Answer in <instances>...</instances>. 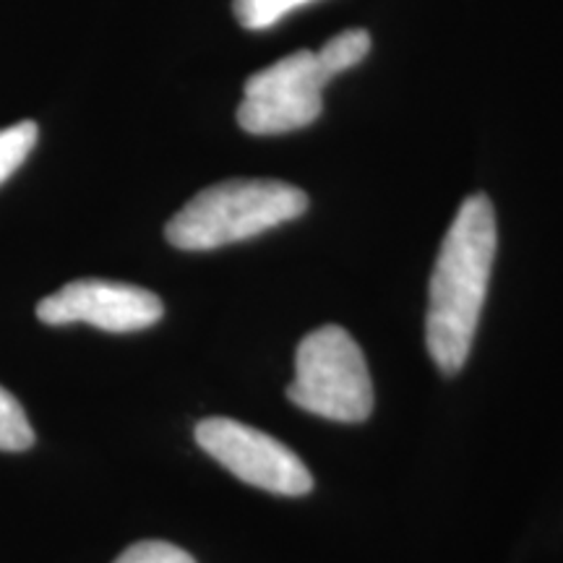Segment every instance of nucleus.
<instances>
[{
  "mask_svg": "<svg viewBox=\"0 0 563 563\" xmlns=\"http://www.w3.org/2000/svg\"><path fill=\"white\" fill-rule=\"evenodd\" d=\"M496 245V211L488 196L464 199L443 238L428 287L426 344L443 376L460 373L473 350Z\"/></svg>",
  "mask_w": 563,
  "mask_h": 563,
  "instance_id": "f257e3e1",
  "label": "nucleus"
},
{
  "mask_svg": "<svg viewBox=\"0 0 563 563\" xmlns=\"http://www.w3.org/2000/svg\"><path fill=\"white\" fill-rule=\"evenodd\" d=\"M308 196L282 180H224L203 188L167 222L165 238L180 251H214L249 241L306 214Z\"/></svg>",
  "mask_w": 563,
  "mask_h": 563,
  "instance_id": "f03ea898",
  "label": "nucleus"
},
{
  "mask_svg": "<svg viewBox=\"0 0 563 563\" xmlns=\"http://www.w3.org/2000/svg\"><path fill=\"white\" fill-rule=\"evenodd\" d=\"M287 397L300 410L336 422H363L373 412V382L365 355L342 327L306 334L295 352Z\"/></svg>",
  "mask_w": 563,
  "mask_h": 563,
  "instance_id": "7ed1b4c3",
  "label": "nucleus"
},
{
  "mask_svg": "<svg viewBox=\"0 0 563 563\" xmlns=\"http://www.w3.org/2000/svg\"><path fill=\"white\" fill-rule=\"evenodd\" d=\"M332 76L319 55L298 51L245 81L238 123L253 136H277L311 125L321 115V91Z\"/></svg>",
  "mask_w": 563,
  "mask_h": 563,
  "instance_id": "20e7f679",
  "label": "nucleus"
},
{
  "mask_svg": "<svg viewBox=\"0 0 563 563\" xmlns=\"http://www.w3.org/2000/svg\"><path fill=\"white\" fill-rule=\"evenodd\" d=\"M196 441L211 460L238 481L279 496H306L313 488L311 470L285 443L232 418H207L196 426Z\"/></svg>",
  "mask_w": 563,
  "mask_h": 563,
  "instance_id": "39448f33",
  "label": "nucleus"
},
{
  "mask_svg": "<svg viewBox=\"0 0 563 563\" xmlns=\"http://www.w3.org/2000/svg\"><path fill=\"white\" fill-rule=\"evenodd\" d=\"M165 306L144 287L110 279H79L40 300L37 319L51 327L89 323L112 334L150 329L162 319Z\"/></svg>",
  "mask_w": 563,
  "mask_h": 563,
  "instance_id": "423d86ee",
  "label": "nucleus"
},
{
  "mask_svg": "<svg viewBox=\"0 0 563 563\" xmlns=\"http://www.w3.org/2000/svg\"><path fill=\"white\" fill-rule=\"evenodd\" d=\"M368 53H371V34L365 30H347L329 40L316 55H319L323 70L334 79L336 74H344L347 68L357 66V63H361Z\"/></svg>",
  "mask_w": 563,
  "mask_h": 563,
  "instance_id": "0eeeda50",
  "label": "nucleus"
},
{
  "mask_svg": "<svg viewBox=\"0 0 563 563\" xmlns=\"http://www.w3.org/2000/svg\"><path fill=\"white\" fill-rule=\"evenodd\" d=\"M37 136L40 129L34 121H21L9 129H0V186L24 165V159L37 144Z\"/></svg>",
  "mask_w": 563,
  "mask_h": 563,
  "instance_id": "6e6552de",
  "label": "nucleus"
},
{
  "mask_svg": "<svg viewBox=\"0 0 563 563\" xmlns=\"http://www.w3.org/2000/svg\"><path fill=\"white\" fill-rule=\"evenodd\" d=\"M34 443V431L24 407L9 389L0 386V452H26Z\"/></svg>",
  "mask_w": 563,
  "mask_h": 563,
  "instance_id": "1a4fd4ad",
  "label": "nucleus"
},
{
  "mask_svg": "<svg viewBox=\"0 0 563 563\" xmlns=\"http://www.w3.org/2000/svg\"><path fill=\"white\" fill-rule=\"evenodd\" d=\"M306 3H313V0H232V11L245 30L262 32Z\"/></svg>",
  "mask_w": 563,
  "mask_h": 563,
  "instance_id": "9d476101",
  "label": "nucleus"
},
{
  "mask_svg": "<svg viewBox=\"0 0 563 563\" xmlns=\"http://www.w3.org/2000/svg\"><path fill=\"white\" fill-rule=\"evenodd\" d=\"M115 563H196L191 553L165 543V540H141L118 555Z\"/></svg>",
  "mask_w": 563,
  "mask_h": 563,
  "instance_id": "9b49d317",
  "label": "nucleus"
}]
</instances>
